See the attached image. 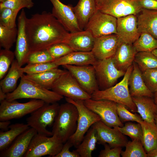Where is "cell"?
Masks as SVG:
<instances>
[{
    "label": "cell",
    "mask_w": 157,
    "mask_h": 157,
    "mask_svg": "<svg viewBox=\"0 0 157 157\" xmlns=\"http://www.w3.org/2000/svg\"><path fill=\"white\" fill-rule=\"evenodd\" d=\"M117 18L97 10L89 20L84 30L90 32L95 38L117 34Z\"/></svg>",
    "instance_id": "cell-13"
},
{
    "label": "cell",
    "mask_w": 157,
    "mask_h": 157,
    "mask_svg": "<svg viewBox=\"0 0 157 157\" xmlns=\"http://www.w3.org/2000/svg\"><path fill=\"white\" fill-rule=\"evenodd\" d=\"M73 146L69 140L64 144L63 148L59 153L55 157H81L75 150L71 151L70 148Z\"/></svg>",
    "instance_id": "cell-47"
},
{
    "label": "cell",
    "mask_w": 157,
    "mask_h": 157,
    "mask_svg": "<svg viewBox=\"0 0 157 157\" xmlns=\"http://www.w3.org/2000/svg\"><path fill=\"white\" fill-rule=\"evenodd\" d=\"M53 6L51 13L69 33L82 31L80 28L73 6L66 5L60 0H49Z\"/></svg>",
    "instance_id": "cell-16"
},
{
    "label": "cell",
    "mask_w": 157,
    "mask_h": 157,
    "mask_svg": "<svg viewBox=\"0 0 157 157\" xmlns=\"http://www.w3.org/2000/svg\"><path fill=\"white\" fill-rule=\"evenodd\" d=\"M97 142L96 130L91 126L75 150L81 157H91L92 152L95 149Z\"/></svg>",
    "instance_id": "cell-32"
},
{
    "label": "cell",
    "mask_w": 157,
    "mask_h": 157,
    "mask_svg": "<svg viewBox=\"0 0 157 157\" xmlns=\"http://www.w3.org/2000/svg\"><path fill=\"white\" fill-rule=\"evenodd\" d=\"M117 31L121 42L133 44L141 33L138 29L137 16L130 15L117 18Z\"/></svg>",
    "instance_id": "cell-18"
},
{
    "label": "cell",
    "mask_w": 157,
    "mask_h": 157,
    "mask_svg": "<svg viewBox=\"0 0 157 157\" xmlns=\"http://www.w3.org/2000/svg\"><path fill=\"white\" fill-rule=\"evenodd\" d=\"M51 56L56 59L74 51L68 44L64 42L54 44L47 49Z\"/></svg>",
    "instance_id": "cell-43"
},
{
    "label": "cell",
    "mask_w": 157,
    "mask_h": 157,
    "mask_svg": "<svg viewBox=\"0 0 157 157\" xmlns=\"http://www.w3.org/2000/svg\"><path fill=\"white\" fill-rule=\"evenodd\" d=\"M132 64L126 71L122 80L115 85L104 90H98L91 95L92 99L107 100L123 104L132 112H137V107L130 95L129 80L133 69Z\"/></svg>",
    "instance_id": "cell-3"
},
{
    "label": "cell",
    "mask_w": 157,
    "mask_h": 157,
    "mask_svg": "<svg viewBox=\"0 0 157 157\" xmlns=\"http://www.w3.org/2000/svg\"><path fill=\"white\" fill-rule=\"evenodd\" d=\"M66 71L57 68L39 74H24V76L44 88L50 90L52 89L58 78Z\"/></svg>",
    "instance_id": "cell-28"
},
{
    "label": "cell",
    "mask_w": 157,
    "mask_h": 157,
    "mask_svg": "<svg viewBox=\"0 0 157 157\" xmlns=\"http://www.w3.org/2000/svg\"><path fill=\"white\" fill-rule=\"evenodd\" d=\"M97 9L117 18L130 15H137L142 8L140 0H95Z\"/></svg>",
    "instance_id": "cell-8"
},
{
    "label": "cell",
    "mask_w": 157,
    "mask_h": 157,
    "mask_svg": "<svg viewBox=\"0 0 157 157\" xmlns=\"http://www.w3.org/2000/svg\"><path fill=\"white\" fill-rule=\"evenodd\" d=\"M133 65V69L129 80L131 96L132 97L147 96L153 98L154 93L146 85L142 77V71L134 62Z\"/></svg>",
    "instance_id": "cell-22"
},
{
    "label": "cell",
    "mask_w": 157,
    "mask_h": 157,
    "mask_svg": "<svg viewBox=\"0 0 157 157\" xmlns=\"http://www.w3.org/2000/svg\"><path fill=\"white\" fill-rule=\"evenodd\" d=\"M97 60L91 51H74L55 59L53 62L58 66L66 65L83 66L93 65Z\"/></svg>",
    "instance_id": "cell-25"
},
{
    "label": "cell",
    "mask_w": 157,
    "mask_h": 157,
    "mask_svg": "<svg viewBox=\"0 0 157 157\" xmlns=\"http://www.w3.org/2000/svg\"><path fill=\"white\" fill-rule=\"evenodd\" d=\"M153 98L155 103L157 105V91L154 93Z\"/></svg>",
    "instance_id": "cell-52"
},
{
    "label": "cell",
    "mask_w": 157,
    "mask_h": 157,
    "mask_svg": "<svg viewBox=\"0 0 157 157\" xmlns=\"http://www.w3.org/2000/svg\"><path fill=\"white\" fill-rule=\"evenodd\" d=\"M26 31L30 54L54 44L66 43L69 34L51 13L45 11L27 18Z\"/></svg>",
    "instance_id": "cell-1"
},
{
    "label": "cell",
    "mask_w": 157,
    "mask_h": 157,
    "mask_svg": "<svg viewBox=\"0 0 157 157\" xmlns=\"http://www.w3.org/2000/svg\"><path fill=\"white\" fill-rule=\"evenodd\" d=\"M151 52L157 58V49L154 50Z\"/></svg>",
    "instance_id": "cell-53"
},
{
    "label": "cell",
    "mask_w": 157,
    "mask_h": 157,
    "mask_svg": "<svg viewBox=\"0 0 157 157\" xmlns=\"http://www.w3.org/2000/svg\"><path fill=\"white\" fill-rule=\"evenodd\" d=\"M60 107V105L57 102L53 104L45 103L31 113L26 118L27 124L30 127L34 129L38 134L52 136L51 131H48L47 127L52 126Z\"/></svg>",
    "instance_id": "cell-5"
},
{
    "label": "cell",
    "mask_w": 157,
    "mask_h": 157,
    "mask_svg": "<svg viewBox=\"0 0 157 157\" xmlns=\"http://www.w3.org/2000/svg\"><path fill=\"white\" fill-rule=\"evenodd\" d=\"M10 124V120L0 121V129L1 130L6 131L9 129V126Z\"/></svg>",
    "instance_id": "cell-49"
},
{
    "label": "cell",
    "mask_w": 157,
    "mask_h": 157,
    "mask_svg": "<svg viewBox=\"0 0 157 157\" xmlns=\"http://www.w3.org/2000/svg\"><path fill=\"white\" fill-rule=\"evenodd\" d=\"M143 133L142 142L147 153L157 149V124L156 123H149L143 121L140 123Z\"/></svg>",
    "instance_id": "cell-31"
},
{
    "label": "cell",
    "mask_w": 157,
    "mask_h": 157,
    "mask_svg": "<svg viewBox=\"0 0 157 157\" xmlns=\"http://www.w3.org/2000/svg\"><path fill=\"white\" fill-rule=\"evenodd\" d=\"M24 74L21 78L19 83L16 89L11 92L6 94V99L12 101L21 99H31L53 104L63 98V96L55 92L47 89L25 77Z\"/></svg>",
    "instance_id": "cell-2"
},
{
    "label": "cell",
    "mask_w": 157,
    "mask_h": 157,
    "mask_svg": "<svg viewBox=\"0 0 157 157\" xmlns=\"http://www.w3.org/2000/svg\"><path fill=\"white\" fill-rule=\"evenodd\" d=\"M37 133L30 127L19 135L7 148L0 151L1 157H24L33 137Z\"/></svg>",
    "instance_id": "cell-20"
},
{
    "label": "cell",
    "mask_w": 157,
    "mask_h": 157,
    "mask_svg": "<svg viewBox=\"0 0 157 157\" xmlns=\"http://www.w3.org/2000/svg\"><path fill=\"white\" fill-rule=\"evenodd\" d=\"M24 74L22 67L16 59L14 60L6 76L1 80L0 88L6 94L12 92L17 88V81Z\"/></svg>",
    "instance_id": "cell-29"
},
{
    "label": "cell",
    "mask_w": 157,
    "mask_h": 157,
    "mask_svg": "<svg viewBox=\"0 0 157 157\" xmlns=\"http://www.w3.org/2000/svg\"><path fill=\"white\" fill-rule=\"evenodd\" d=\"M125 147V150L121 152L122 157H147V154L140 140L128 141Z\"/></svg>",
    "instance_id": "cell-36"
},
{
    "label": "cell",
    "mask_w": 157,
    "mask_h": 157,
    "mask_svg": "<svg viewBox=\"0 0 157 157\" xmlns=\"http://www.w3.org/2000/svg\"><path fill=\"white\" fill-rule=\"evenodd\" d=\"M18 13L9 8H0V25L8 28L16 27V20Z\"/></svg>",
    "instance_id": "cell-38"
},
{
    "label": "cell",
    "mask_w": 157,
    "mask_h": 157,
    "mask_svg": "<svg viewBox=\"0 0 157 157\" xmlns=\"http://www.w3.org/2000/svg\"><path fill=\"white\" fill-rule=\"evenodd\" d=\"M147 154V157H157V149H153Z\"/></svg>",
    "instance_id": "cell-50"
},
{
    "label": "cell",
    "mask_w": 157,
    "mask_h": 157,
    "mask_svg": "<svg viewBox=\"0 0 157 157\" xmlns=\"http://www.w3.org/2000/svg\"><path fill=\"white\" fill-rule=\"evenodd\" d=\"M64 144L56 136H51L37 133L31 140L24 157H41L46 155L55 157Z\"/></svg>",
    "instance_id": "cell-7"
},
{
    "label": "cell",
    "mask_w": 157,
    "mask_h": 157,
    "mask_svg": "<svg viewBox=\"0 0 157 157\" xmlns=\"http://www.w3.org/2000/svg\"><path fill=\"white\" fill-rule=\"evenodd\" d=\"M137 53L133 44L120 41L117 50L112 57L116 67L118 70L126 72L133 64Z\"/></svg>",
    "instance_id": "cell-21"
},
{
    "label": "cell",
    "mask_w": 157,
    "mask_h": 157,
    "mask_svg": "<svg viewBox=\"0 0 157 157\" xmlns=\"http://www.w3.org/2000/svg\"><path fill=\"white\" fill-rule=\"evenodd\" d=\"M120 40L116 34H111L95 38L91 51L97 59L112 57L119 45Z\"/></svg>",
    "instance_id": "cell-19"
},
{
    "label": "cell",
    "mask_w": 157,
    "mask_h": 157,
    "mask_svg": "<svg viewBox=\"0 0 157 157\" xmlns=\"http://www.w3.org/2000/svg\"><path fill=\"white\" fill-rule=\"evenodd\" d=\"M47 49L31 53L26 62L28 64L48 63L53 62L55 60Z\"/></svg>",
    "instance_id": "cell-42"
},
{
    "label": "cell",
    "mask_w": 157,
    "mask_h": 157,
    "mask_svg": "<svg viewBox=\"0 0 157 157\" xmlns=\"http://www.w3.org/2000/svg\"><path fill=\"white\" fill-rule=\"evenodd\" d=\"M116 109L119 119L123 123L130 121L140 123L143 121L140 116L131 112L123 104L117 103Z\"/></svg>",
    "instance_id": "cell-41"
},
{
    "label": "cell",
    "mask_w": 157,
    "mask_h": 157,
    "mask_svg": "<svg viewBox=\"0 0 157 157\" xmlns=\"http://www.w3.org/2000/svg\"><path fill=\"white\" fill-rule=\"evenodd\" d=\"M65 99L67 102L74 104L78 112L76 130L68 140L73 146L76 148L89 129L94 123L100 121L101 118L97 114L88 109L84 105L83 100H74L66 97Z\"/></svg>",
    "instance_id": "cell-6"
},
{
    "label": "cell",
    "mask_w": 157,
    "mask_h": 157,
    "mask_svg": "<svg viewBox=\"0 0 157 157\" xmlns=\"http://www.w3.org/2000/svg\"><path fill=\"white\" fill-rule=\"evenodd\" d=\"M136 16L139 32L148 33L157 39V10L142 8Z\"/></svg>",
    "instance_id": "cell-24"
},
{
    "label": "cell",
    "mask_w": 157,
    "mask_h": 157,
    "mask_svg": "<svg viewBox=\"0 0 157 157\" xmlns=\"http://www.w3.org/2000/svg\"><path fill=\"white\" fill-rule=\"evenodd\" d=\"M142 8L157 10V0H140Z\"/></svg>",
    "instance_id": "cell-48"
},
{
    "label": "cell",
    "mask_w": 157,
    "mask_h": 157,
    "mask_svg": "<svg viewBox=\"0 0 157 157\" xmlns=\"http://www.w3.org/2000/svg\"><path fill=\"white\" fill-rule=\"evenodd\" d=\"M75 78L81 87L91 95L99 90L95 70L92 65L76 66L63 65Z\"/></svg>",
    "instance_id": "cell-14"
},
{
    "label": "cell",
    "mask_w": 157,
    "mask_h": 157,
    "mask_svg": "<svg viewBox=\"0 0 157 157\" xmlns=\"http://www.w3.org/2000/svg\"><path fill=\"white\" fill-rule=\"evenodd\" d=\"M133 45L137 52H151L157 49V39L148 33L142 32Z\"/></svg>",
    "instance_id": "cell-34"
},
{
    "label": "cell",
    "mask_w": 157,
    "mask_h": 157,
    "mask_svg": "<svg viewBox=\"0 0 157 157\" xmlns=\"http://www.w3.org/2000/svg\"><path fill=\"white\" fill-rule=\"evenodd\" d=\"M14 52L10 49H3L0 51V79L3 78L14 60Z\"/></svg>",
    "instance_id": "cell-39"
},
{
    "label": "cell",
    "mask_w": 157,
    "mask_h": 157,
    "mask_svg": "<svg viewBox=\"0 0 157 157\" xmlns=\"http://www.w3.org/2000/svg\"><path fill=\"white\" fill-rule=\"evenodd\" d=\"M72 9L82 30H84L90 19L97 10L95 0H79Z\"/></svg>",
    "instance_id": "cell-27"
},
{
    "label": "cell",
    "mask_w": 157,
    "mask_h": 157,
    "mask_svg": "<svg viewBox=\"0 0 157 157\" xmlns=\"http://www.w3.org/2000/svg\"><path fill=\"white\" fill-rule=\"evenodd\" d=\"M95 39L90 32L83 30L69 33L66 43L74 51L90 52L93 49Z\"/></svg>",
    "instance_id": "cell-23"
},
{
    "label": "cell",
    "mask_w": 157,
    "mask_h": 157,
    "mask_svg": "<svg viewBox=\"0 0 157 157\" xmlns=\"http://www.w3.org/2000/svg\"><path fill=\"white\" fill-rule=\"evenodd\" d=\"M43 101L33 99L24 103L5 99L0 101V121L18 119L31 114L42 106Z\"/></svg>",
    "instance_id": "cell-9"
},
{
    "label": "cell",
    "mask_w": 157,
    "mask_h": 157,
    "mask_svg": "<svg viewBox=\"0 0 157 157\" xmlns=\"http://www.w3.org/2000/svg\"><path fill=\"white\" fill-rule=\"evenodd\" d=\"M27 124L17 123L10 125L8 130L0 131V151L8 147L21 134L29 129Z\"/></svg>",
    "instance_id": "cell-30"
},
{
    "label": "cell",
    "mask_w": 157,
    "mask_h": 157,
    "mask_svg": "<svg viewBox=\"0 0 157 157\" xmlns=\"http://www.w3.org/2000/svg\"><path fill=\"white\" fill-rule=\"evenodd\" d=\"M57 65L53 62L28 64L24 67H22L24 73L26 74H37L41 73L47 71L58 68Z\"/></svg>",
    "instance_id": "cell-40"
},
{
    "label": "cell",
    "mask_w": 157,
    "mask_h": 157,
    "mask_svg": "<svg viewBox=\"0 0 157 157\" xmlns=\"http://www.w3.org/2000/svg\"><path fill=\"white\" fill-rule=\"evenodd\" d=\"M6 0H0V3H3L5 2Z\"/></svg>",
    "instance_id": "cell-55"
},
{
    "label": "cell",
    "mask_w": 157,
    "mask_h": 157,
    "mask_svg": "<svg viewBox=\"0 0 157 157\" xmlns=\"http://www.w3.org/2000/svg\"><path fill=\"white\" fill-rule=\"evenodd\" d=\"M33 0H6L0 3V8H10L18 12L24 8L30 9L34 6Z\"/></svg>",
    "instance_id": "cell-44"
},
{
    "label": "cell",
    "mask_w": 157,
    "mask_h": 157,
    "mask_svg": "<svg viewBox=\"0 0 157 157\" xmlns=\"http://www.w3.org/2000/svg\"><path fill=\"white\" fill-rule=\"evenodd\" d=\"M134 62L142 72L148 69L157 68V58L151 52H137Z\"/></svg>",
    "instance_id": "cell-33"
},
{
    "label": "cell",
    "mask_w": 157,
    "mask_h": 157,
    "mask_svg": "<svg viewBox=\"0 0 157 157\" xmlns=\"http://www.w3.org/2000/svg\"><path fill=\"white\" fill-rule=\"evenodd\" d=\"M138 113L143 121L155 123V117L157 114V105L153 98L147 96L132 97Z\"/></svg>",
    "instance_id": "cell-26"
},
{
    "label": "cell",
    "mask_w": 157,
    "mask_h": 157,
    "mask_svg": "<svg viewBox=\"0 0 157 157\" xmlns=\"http://www.w3.org/2000/svg\"><path fill=\"white\" fill-rule=\"evenodd\" d=\"M117 128L122 133L129 136L132 140L136 139L142 142L143 133L140 123L128 122H126L122 127L117 126Z\"/></svg>",
    "instance_id": "cell-37"
},
{
    "label": "cell",
    "mask_w": 157,
    "mask_h": 157,
    "mask_svg": "<svg viewBox=\"0 0 157 157\" xmlns=\"http://www.w3.org/2000/svg\"><path fill=\"white\" fill-rule=\"evenodd\" d=\"M27 18L25 12L22 9L18 18V32L14 52L16 59L21 67L26 63L28 57L30 53L26 31Z\"/></svg>",
    "instance_id": "cell-17"
},
{
    "label": "cell",
    "mask_w": 157,
    "mask_h": 157,
    "mask_svg": "<svg viewBox=\"0 0 157 157\" xmlns=\"http://www.w3.org/2000/svg\"><path fill=\"white\" fill-rule=\"evenodd\" d=\"M18 32L16 27L8 28L0 25V45L4 49H10L16 41Z\"/></svg>",
    "instance_id": "cell-35"
},
{
    "label": "cell",
    "mask_w": 157,
    "mask_h": 157,
    "mask_svg": "<svg viewBox=\"0 0 157 157\" xmlns=\"http://www.w3.org/2000/svg\"><path fill=\"white\" fill-rule=\"evenodd\" d=\"M78 116L77 109L73 104L67 102L60 105L52 125L53 135L56 136L65 143L76 130Z\"/></svg>",
    "instance_id": "cell-4"
},
{
    "label": "cell",
    "mask_w": 157,
    "mask_h": 157,
    "mask_svg": "<svg viewBox=\"0 0 157 157\" xmlns=\"http://www.w3.org/2000/svg\"><path fill=\"white\" fill-rule=\"evenodd\" d=\"M51 90L58 94L74 100L91 99L68 71L61 75L54 83Z\"/></svg>",
    "instance_id": "cell-12"
},
{
    "label": "cell",
    "mask_w": 157,
    "mask_h": 157,
    "mask_svg": "<svg viewBox=\"0 0 157 157\" xmlns=\"http://www.w3.org/2000/svg\"><path fill=\"white\" fill-rule=\"evenodd\" d=\"M91 126L96 130L98 144L104 145L107 143L111 148L122 147H125L128 142L127 138L119 131L117 126L112 128L101 120Z\"/></svg>",
    "instance_id": "cell-15"
},
{
    "label": "cell",
    "mask_w": 157,
    "mask_h": 157,
    "mask_svg": "<svg viewBox=\"0 0 157 157\" xmlns=\"http://www.w3.org/2000/svg\"><path fill=\"white\" fill-rule=\"evenodd\" d=\"M104 149L101 150L98 155L99 157H120L122 147L111 148L107 143L103 145Z\"/></svg>",
    "instance_id": "cell-46"
},
{
    "label": "cell",
    "mask_w": 157,
    "mask_h": 157,
    "mask_svg": "<svg viewBox=\"0 0 157 157\" xmlns=\"http://www.w3.org/2000/svg\"><path fill=\"white\" fill-rule=\"evenodd\" d=\"M85 106L97 114L101 121L110 127L124 126L119 119L116 109L117 103L107 100H95L90 99L83 101Z\"/></svg>",
    "instance_id": "cell-10"
},
{
    "label": "cell",
    "mask_w": 157,
    "mask_h": 157,
    "mask_svg": "<svg viewBox=\"0 0 157 157\" xmlns=\"http://www.w3.org/2000/svg\"><path fill=\"white\" fill-rule=\"evenodd\" d=\"M155 121L156 123L157 124V114L155 117Z\"/></svg>",
    "instance_id": "cell-54"
},
{
    "label": "cell",
    "mask_w": 157,
    "mask_h": 157,
    "mask_svg": "<svg viewBox=\"0 0 157 157\" xmlns=\"http://www.w3.org/2000/svg\"><path fill=\"white\" fill-rule=\"evenodd\" d=\"M144 81L153 93L157 91V68L149 69L142 72Z\"/></svg>",
    "instance_id": "cell-45"
},
{
    "label": "cell",
    "mask_w": 157,
    "mask_h": 157,
    "mask_svg": "<svg viewBox=\"0 0 157 157\" xmlns=\"http://www.w3.org/2000/svg\"><path fill=\"white\" fill-rule=\"evenodd\" d=\"M6 94L4 93L0 88V101L6 99Z\"/></svg>",
    "instance_id": "cell-51"
},
{
    "label": "cell",
    "mask_w": 157,
    "mask_h": 157,
    "mask_svg": "<svg viewBox=\"0 0 157 157\" xmlns=\"http://www.w3.org/2000/svg\"><path fill=\"white\" fill-rule=\"evenodd\" d=\"M92 65L95 70L99 90H104L113 86L118 79L124 76L126 72L116 67L113 57L97 59Z\"/></svg>",
    "instance_id": "cell-11"
}]
</instances>
